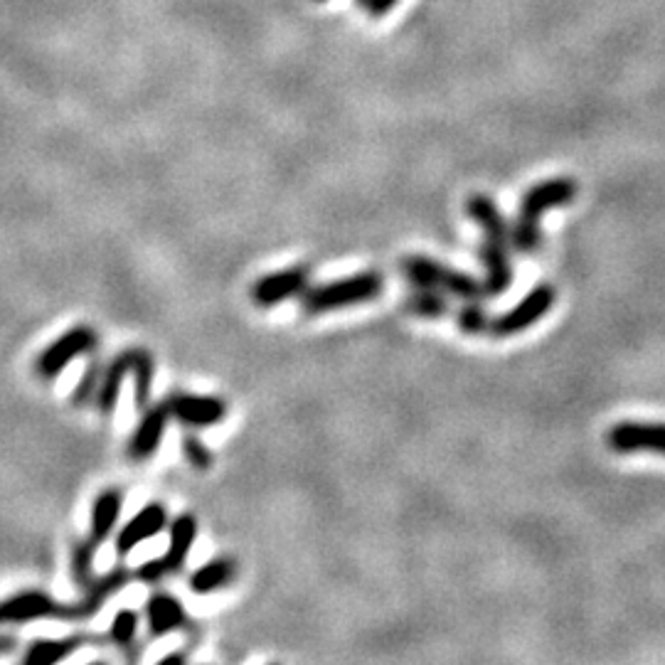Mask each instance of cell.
<instances>
[{
    "label": "cell",
    "mask_w": 665,
    "mask_h": 665,
    "mask_svg": "<svg viewBox=\"0 0 665 665\" xmlns=\"http://www.w3.org/2000/svg\"><path fill=\"white\" fill-rule=\"evenodd\" d=\"M234 579H237V562L230 560V557H215V560L205 562V565L195 569L190 574L188 584L195 594L205 597V594L230 587Z\"/></svg>",
    "instance_id": "19"
},
{
    "label": "cell",
    "mask_w": 665,
    "mask_h": 665,
    "mask_svg": "<svg viewBox=\"0 0 665 665\" xmlns=\"http://www.w3.org/2000/svg\"><path fill=\"white\" fill-rule=\"evenodd\" d=\"M138 624H141V619H138V614L133 609H119L114 614V621H111L109 626V641L114 643L116 648H131L133 643H136V636H138Z\"/></svg>",
    "instance_id": "22"
},
{
    "label": "cell",
    "mask_w": 665,
    "mask_h": 665,
    "mask_svg": "<svg viewBox=\"0 0 665 665\" xmlns=\"http://www.w3.org/2000/svg\"><path fill=\"white\" fill-rule=\"evenodd\" d=\"M143 611H146V626L151 638H163L168 633L183 631L190 626L183 601L175 599L173 594L156 592L153 597H148Z\"/></svg>",
    "instance_id": "14"
},
{
    "label": "cell",
    "mask_w": 665,
    "mask_h": 665,
    "mask_svg": "<svg viewBox=\"0 0 665 665\" xmlns=\"http://www.w3.org/2000/svg\"><path fill=\"white\" fill-rule=\"evenodd\" d=\"M308 279H311V271L306 266H291V269L264 274L249 286V299L259 308L279 306L294 296H301L308 289Z\"/></svg>",
    "instance_id": "8"
},
{
    "label": "cell",
    "mask_w": 665,
    "mask_h": 665,
    "mask_svg": "<svg viewBox=\"0 0 665 665\" xmlns=\"http://www.w3.org/2000/svg\"><path fill=\"white\" fill-rule=\"evenodd\" d=\"M402 276L414 286V289H432L444 291V294L456 296L464 301H478L486 296L483 284H478L473 276L456 271L451 266H444L427 257H407L402 259Z\"/></svg>",
    "instance_id": "3"
},
{
    "label": "cell",
    "mask_w": 665,
    "mask_h": 665,
    "mask_svg": "<svg viewBox=\"0 0 665 665\" xmlns=\"http://www.w3.org/2000/svg\"><path fill=\"white\" fill-rule=\"evenodd\" d=\"M367 13L372 15V18H382L385 13H390L392 8L399 3V0H363Z\"/></svg>",
    "instance_id": "27"
},
{
    "label": "cell",
    "mask_w": 665,
    "mask_h": 665,
    "mask_svg": "<svg viewBox=\"0 0 665 665\" xmlns=\"http://www.w3.org/2000/svg\"><path fill=\"white\" fill-rule=\"evenodd\" d=\"M606 444L616 454H661L665 456L663 422H619L606 434Z\"/></svg>",
    "instance_id": "7"
},
{
    "label": "cell",
    "mask_w": 665,
    "mask_h": 665,
    "mask_svg": "<svg viewBox=\"0 0 665 665\" xmlns=\"http://www.w3.org/2000/svg\"><path fill=\"white\" fill-rule=\"evenodd\" d=\"M555 299V286L537 284L523 301H518L508 313H503L496 321H491L486 335H491V338H513V335L528 331L540 318L547 316V311L555 306Z\"/></svg>",
    "instance_id": "5"
},
{
    "label": "cell",
    "mask_w": 665,
    "mask_h": 665,
    "mask_svg": "<svg viewBox=\"0 0 665 665\" xmlns=\"http://www.w3.org/2000/svg\"><path fill=\"white\" fill-rule=\"evenodd\" d=\"M94 348H97V331L89 326H72L37 355L35 372L42 380H55L72 360L92 353Z\"/></svg>",
    "instance_id": "4"
},
{
    "label": "cell",
    "mask_w": 665,
    "mask_h": 665,
    "mask_svg": "<svg viewBox=\"0 0 665 665\" xmlns=\"http://www.w3.org/2000/svg\"><path fill=\"white\" fill-rule=\"evenodd\" d=\"M195 537H198V520L195 515L183 513L170 523V542L166 555L161 557V565L166 569V574H178L180 569L188 562L190 550L195 545Z\"/></svg>",
    "instance_id": "16"
},
{
    "label": "cell",
    "mask_w": 665,
    "mask_h": 665,
    "mask_svg": "<svg viewBox=\"0 0 665 665\" xmlns=\"http://www.w3.org/2000/svg\"><path fill=\"white\" fill-rule=\"evenodd\" d=\"M121 505H124V496L116 488H106L94 498L92 515H89V540L97 545L109 540V535L119 525Z\"/></svg>",
    "instance_id": "17"
},
{
    "label": "cell",
    "mask_w": 665,
    "mask_h": 665,
    "mask_svg": "<svg viewBox=\"0 0 665 665\" xmlns=\"http://www.w3.org/2000/svg\"><path fill=\"white\" fill-rule=\"evenodd\" d=\"M382 289H385L382 274H377V271H360V274L328 281V284L321 286H311V289L303 291L301 311L306 316H323V313L338 311V308L380 299Z\"/></svg>",
    "instance_id": "2"
},
{
    "label": "cell",
    "mask_w": 665,
    "mask_h": 665,
    "mask_svg": "<svg viewBox=\"0 0 665 665\" xmlns=\"http://www.w3.org/2000/svg\"><path fill=\"white\" fill-rule=\"evenodd\" d=\"M168 525V510L166 505L158 503V500H151V503L143 505L136 515L124 525L119 532H116V555L126 557L136 550L141 542L151 540V537L161 535Z\"/></svg>",
    "instance_id": "10"
},
{
    "label": "cell",
    "mask_w": 665,
    "mask_h": 665,
    "mask_svg": "<svg viewBox=\"0 0 665 665\" xmlns=\"http://www.w3.org/2000/svg\"><path fill=\"white\" fill-rule=\"evenodd\" d=\"M488 326H491V321H488L486 311H483L476 301L466 303V306L459 311V328L466 335L488 333Z\"/></svg>",
    "instance_id": "24"
},
{
    "label": "cell",
    "mask_w": 665,
    "mask_h": 665,
    "mask_svg": "<svg viewBox=\"0 0 665 665\" xmlns=\"http://www.w3.org/2000/svg\"><path fill=\"white\" fill-rule=\"evenodd\" d=\"M99 545L87 540H79L72 545V552H69V574H72L74 584L79 589H87L89 584L94 582V557H97Z\"/></svg>",
    "instance_id": "20"
},
{
    "label": "cell",
    "mask_w": 665,
    "mask_h": 665,
    "mask_svg": "<svg viewBox=\"0 0 665 665\" xmlns=\"http://www.w3.org/2000/svg\"><path fill=\"white\" fill-rule=\"evenodd\" d=\"M99 380H101L99 365H97V363H92V365L87 367V370H84L82 380H79L77 390H74V395H72V402H77V404L94 402V395H97Z\"/></svg>",
    "instance_id": "25"
},
{
    "label": "cell",
    "mask_w": 665,
    "mask_h": 665,
    "mask_svg": "<svg viewBox=\"0 0 665 665\" xmlns=\"http://www.w3.org/2000/svg\"><path fill=\"white\" fill-rule=\"evenodd\" d=\"M133 579V572L126 565L114 567L111 572H106L104 577L94 579L87 589H84V597L74 604H69V619L67 621H84L92 619L101 611V606L106 604V599L119 594Z\"/></svg>",
    "instance_id": "12"
},
{
    "label": "cell",
    "mask_w": 665,
    "mask_h": 665,
    "mask_svg": "<svg viewBox=\"0 0 665 665\" xmlns=\"http://www.w3.org/2000/svg\"><path fill=\"white\" fill-rule=\"evenodd\" d=\"M163 665H170V663H185V653H168V656L161 658Z\"/></svg>",
    "instance_id": "29"
},
{
    "label": "cell",
    "mask_w": 665,
    "mask_h": 665,
    "mask_svg": "<svg viewBox=\"0 0 665 665\" xmlns=\"http://www.w3.org/2000/svg\"><path fill=\"white\" fill-rule=\"evenodd\" d=\"M508 242L510 237H503V234H483L481 262L486 269V281H483L486 296L505 294L513 284V262H510Z\"/></svg>",
    "instance_id": "11"
},
{
    "label": "cell",
    "mask_w": 665,
    "mask_h": 665,
    "mask_svg": "<svg viewBox=\"0 0 665 665\" xmlns=\"http://www.w3.org/2000/svg\"><path fill=\"white\" fill-rule=\"evenodd\" d=\"M87 643L89 636H84V633H74V636L67 638H40V641L30 643L28 651L23 653V663L25 665L60 663L65 661V658L74 656L77 651H82Z\"/></svg>",
    "instance_id": "18"
},
{
    "label": "cell",
    "mask_w": 665,
    "mask_h": 665,
    "mask_svg": "<svg viewBox=\"0 0 665 665\" xmlns=\"http://www.w3.org/2000/svg\"><path fill=\"white\" fill-rule=\"evenodd\" d=\"M40 619H69V604H60L42 589H28L0 601V626Z\"/></svg>",
    "instance_id": "6"
},
{
    "label": "cell",
    "mask_w": 665,
    "mask_h": 665,
    "mask_svg": "<svg viewBox=\"0 0 665 665\" xmlns=\"http://www.w3.org/2000/svg\"><path fill=\"white\" fill-rule=\"evenodd\" d=\"M15 648V641L10 636H0V656L10 653Z\"/></svg>",
    "instance_id": "28"
},
{
    "label": "cell",
    "mask_w": 665,
    "mask_h": 665,
    "mask_svg": "<svg viewBox=\"0 0 665 665\" xmlns=\"http://www.w3.org/2000/svg\"><path fill=\"white\" fill-rule=\"evenodd\" d=\"M168 419L170 412L166 402L156 404V407H148L146 412H143L141 422H138V427L133 429L129 439V459L148 461L158 454L163 436H166Z\"/></svg>",
    "instance_id": "13"
},
{
    "label": "cell",
    "mask_w": 665,
    "mask_h": 665,
    "mask_svg": "<svg viewBox=\"0 0 665 665\" xmlns=\"http://www.w3.org/2000/svg\"><path fill=\"white\" fill-rule=\"evenodd\" d=\"M180 446H183V454L185 459H188V464L198 468V471H207V468H212V464H215V456H212V451L207 449V444L200 436L185 434Z\"/></svg>",
    "instance_id": "23"
},
{
    "label": "cell",
    "mask_w": 665,
    "mask_h": 665,
    "mask_svg": "<svg viewBox=\"0 0 665 665\" xmlns=\"http://www.w3.org/2000/svg\"><path fill=\"white\" fill-rule=\"evenodd\" d=\"M163 577H168V574L161 565V557H158V560L143 562V565L133 572V579H138V582H143V584H158Z\"/></svg>",
    "instance_id": "26"
},
{
    "label": "cell",
    "mask_w": 665,
    "mask_h": 665,
    "mask_svg": "<svg viewBox=\"0 0 665 665\" xmlns=\"http://www.w3.org/2000/svg\"><path fill=\"white\" fill-rule=\"evenodd\" d=\"M404 308L422 318H441L449 313V303L441 296V291L432 289H417L414 294H409V299L404 301Z\"/></svg>",
    "instance_id": "21"
},
{
    "label": "cell",
    "mask_w": 665,
    "mask_h": 665,
    "mask_svg": "<svg viewBox=\"0 0 665 665\" xmlns=\"http://www.w3.org/2000/svg\"><path fill=\"white\" fill-rule=\"evenodd\" d=\"M170 417L178 419L183 427L188 429H202V427H215L225 419L227 404L220 397H205V395H185V392H175L166 399Z\"/></svg>",
    "instance_id": "9"
},
{
    "label": "cell",
    "mask_w": 665,
    "mask_h": 665,
    "mask_svg": "<svg viewBox=\"0 0 665 665\" xmlns=\"http://www.w3.org/2000/svg\"><path fill=\"white\" fill-rule=\"evenodd\" d=\"M136 355H138V348L124 350V353L116 355V358L106 365V370L101 372V380L97 387V395H94V402H97V409L104 414V417H109V414L116 412V402H119L121 385H124L126 377L131 375L133 365H136Z\"/></svg>",
    "instance_id": "15"
},
{
    "label": "cell",
    "mask_w": 665,
    "mask_h": 665,
    "mask_svg": "<svg viewBox=\"0 0 665 665\" xmlns=\"http://www.w3.org/2000/svg\"><path fill=\"white\" fill-rule=\"evenodd\" d=\"M577 198V180L572 178H552L532 185L520 200L518 217L510 230V242L520 254H532L542 242L540 220L547 210L569 205Z\"/></svg>",
    "instance_id": "1"
}]
</instances>
